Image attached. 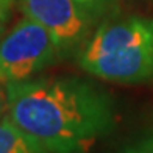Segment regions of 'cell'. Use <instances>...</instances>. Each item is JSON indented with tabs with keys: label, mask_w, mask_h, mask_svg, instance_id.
Returning a JSON list of instances; mask_svg holds the SVG:
<instances>
[{
	"label": "cell",
	"mask_w": 153,
	"mask_h": 153,
	"mask_svg": "<svg viewBox=\"0 0 153 153\" xmlns=\"http://www.w3.org/2000/svg\"><path fill=\"white\" fill-rule=\"evenodd\" d=\"M5 108H6V97L3 95L2 91H0V117H2V113H3Z\"/></svg>",
	"instance_id": "9"
},
{
	"label": "cell",
	"mask_w": 153,
	"mask_h": 153,
	"mask_svg": "<svg viewBox=\"0 0 153 153\" xmlns=\"http://www.w3.org/2000/svg\"><path fill=\"white\" fill-rule=\"evenodd\" d=\"M6 113L50 153H88L113 131V99L81 78L6 83Z\"/></svg>",
	"instance_id": "1"
},
{
	"label": "cell",
	"mask_w": 153,
	"mask_h": 153,
	"mask_svg": "<svg viewBox=\"0 0 153 153\" xmlns=\"http://www.w3.org/2000/svg\"><path fill=\"white\" fill-rule=\"evenodd\" d=\"M0 153H50L41 142L27 134L6 114L0 117Z\"/></svg>",
	"instance_id": "5"
},
{
	"label": "cell",
	"mask_w": 153,
	"mask_h": 153,
	"mask_svg": "<svg viewBox=\"0 0 153 153\" xmlns=\"http://www.w3.org/2000/svg\"><path fill=\"white\" fill-rule=\"evenodd\" d=\"M58 56L50 33L33 19L24 17L0 41V83L28 80Z\"/></svg>",
	"instance_id": "3"
},
{
	"label": "cell",
	"mask_w": 153,
	"mask_h": 153,
	"mask_svg": "<svg viewBox=\"0 0 153 153\" xmlns=\"http://www.w3.org/2000/svg\"><path fill=\"white\" fill-rule=\"evenodd\" d=\"M11 3H13V0H0V36H2L5 24H6V20H8Z\"/></svg>",
	"instance_id": "8"
},
{
	"label": "cell",
	"mask_w": 153,
	"mask_h": 153,
	"mask_svg": "<svg viewBox=\"0 0 153 153\" xmlns=\"http://www.w3.org/2000/svg\"><path fill=\"white\" fill-rule=\"evenodd\" d=\"M20 6L25 17L50 33L59 55L83 47L95 19L75 0H20Z\"/></svg>",
	"instance_id": "4"
},
{
	"label": "cell",
	"mask_w": 153,
	"mask_h": 153,
	"mask_svg": "<svg viewBox=\"0 0 153 153\" xmlns=\"http://www.w3.org/2000/svg\"><path fill=\"white\" fill-rule=\"evenodd\" d=\"M75 2H78L81 6H85V8L95 17L97 14H100V13L105 11L108 6L113 5L114 0H75Z\"/></svg>",
	"instance_id": "7"
},
{
	"label": "cell",
	"mask_w": 153,
	"mask_h": 153,
	"mask_svg": "<svg viewBox=\"0 0 153 153\" xmlns=\"http://www.w3.org/2000/svg\"><path fill=\"white\" fill-rule=\"evenodd\" d=\"M78 64L105 81L153 80V19L127 17L102 25L80 48Z\"/></svg>",
	"instance_id": "2"
},
{
	"label": "cell",
	"mask_w": 153,
	"mask_h": 153,
	"mask_svg": "<svg viewBox=\"0 0 153 153\" xmlns=\"http://www.w3.org/2000/svg\"><path fill=\"white\" fill-rule=\"evenodd\" d=\"M117 153H153V133L137 139Z\"/></svg>",
	"instance_id": "6"
}]
</instances>
